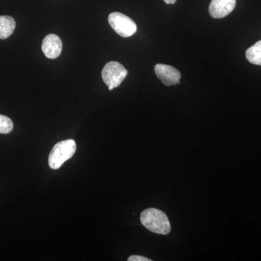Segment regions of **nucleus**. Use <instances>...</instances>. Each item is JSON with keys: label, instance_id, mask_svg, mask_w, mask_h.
Returning <instances> with one entry per match:
<instances>
[{"label": "nucleus", "instance_id": "obj_5", "mask_svg": "<svg viewBox=\"0 0 261 261\" xmlns=\"http://www.w3.org/2000/svg\"><path fill=\"white\" fill-rule=\"evenodd\" d=\"M154 73L164 85L172 86L179 84L181 73L174 67L157 64L154 66Z\"/></svg>", "mask_w": 261, "mask_h": 261}, {"label": "nucleus", "instance_id": "obj_1", "mask_svg": "<svg viewBox=\"0 0 261 261\" xmlns=\"http://www.w3.org/2000/svg\"><path fill=\"white\" fill-rule=\"evenodd\" d=\"M142 225L149 231L159 234L166 235L171 231V224L168 216L159 209L147 208L140 215Z\"/></svg>", "mask_w": 261, "mask_h": 261}, {"label": "nucleus", "instance_id": "obj_4", "mask_svg": "<svg viewBox=\"0 0 261 261\" xmlns=\"http://www.w3.org/2000/svg\"><path fill=\"white\" fill-rule=\"evenodd\" d=\"M108 23L113 30L122 37H132L137 30V25L132 19L118 12H114L109 15Z\"/></svg>", "mask_w": 261, "mask_h": 261}, {"label": "nucleus", "instance_id": "obj_3", "mask_svg": "<svg viewBox=\"0 0 261 261\" xmlns=\"http://www.w3.org/2000/svg\"><path fill=\"white\" fill-rule=\"evenodd\" d=\"M128 74V70L123 65L116 61H111L105 65L102 71L103 82L110 91L116 88L123 82Z\"/></svg>", "mask_w": 261, "mask_h": 261}, {"label": "nucleus", "instance_id": "obj_8", "mask_svg": "<svg viewBox=\"0 0 261 261\" xmlns=\"http://www.w3.org/2000/svg\"><path fill=\"white\" fill-rule=\"evenodd\" d=\"M16 23L14 18L8 15L0 16V39H8L14 32Z\"/></svg>", "mask_w": 261, "mask_h": 261}, {"label": "nucleus", "instance_id": "obj_12", "mask_svg": "<svg viewBox=\"0 0 261 261\" xmlns=\"http://www.w3.org/2000/svg\"><path fill=\"white\" fill-rule=\"evenodd\" d=\"M165 3L168 5H173L176 3V0H164Z\"/></svg>", "mask_w": 261, "mask_h": 261}, {"label": "nucleus", "instance_id": "obj_7", "mask_svg": "<svg viewBox=\"0 0 261 261\" xmlns=\"http://www.w3.org/2000/svg\"><path fill=\"white\" fill-rule=\"evenodd\" d=\"M236 0H212L209 6V13L214 18L227 16L234 9Z\"/></svg>", "mask_w": 261, "mask_h": 261}, {"label": "nucleus", "instance_id": "obj_11", "mask_svg": "<svg viewBox=\"0 0 261 261\" xmlns=\"http://www.w3.org/2000/svg\"><path fill=\"white\" fill-rule=\"evenodd\" d=\"M128 261H152L147 257L140 256V255H132L128 258Z\"/></svg>", "mask_w": 261, "mask_h": 261}, {"label": "nucleus", "instance_id": "obj_10", "mask_svg": "<svg viewBox=\"0 0 261 261\" xmlns=\"http://www.w3.org/2000/svg\"><path fill=\"white\" fill-rule=\"evenodd\" d=\"M13 129V123L8 117L0 115V134H9Z\"/></svg>", "mask_w": 261, "mask_h": 261}, {"label": "nucleus", "instance_id": "obj_9", "mask_svg": "<svg viewBox=\"0 0 261 261\" xmlns=\"http://www.w3.org/2000/svg\"><path fill=\"white\" fill-rule=\"evenodd\" d=\"M246 58L252 64L261 65V40L247 49Z\"/></svg>", "mask_w": 261, "mask_h": 261}, {"label": "nucleus", "instance_id": "obj_6", "mask_svg": "<svg viewBox=\"0 0 261 261\" xmlns=\"http://www.w3.org/2000/svg\"><path fill=\"white\" fill-rule=\"evenodd\" d=\"M42 49L44 56L49 59H56L61 54L63 43L56 34H49L43 40Z\"/></svg>", "mask_w": 261, "mask_h": 261}, {"label": "nucleus", "instance_id": "obj_2", "mask_svg": "<svg viewBox=\"0 0 261 261\" xmlns=\"http://www.w3.org/2000/svg\"><path fill=\"white\" fill-rule=\"evenodd\" d=\"M76 151V144L73 140H67L58 142L51 149L49 153V167L58 170L63 166L65 161L71 159Z\"/></svg>", "mask_w": 261, "mask_h": 261}]
</instances>
